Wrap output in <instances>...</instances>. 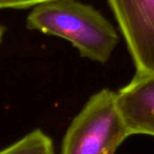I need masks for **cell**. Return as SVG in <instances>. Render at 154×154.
Wrapping results in <instances>:
<instances>
[{"label":"cell","mask_w":154,"mask_h":154,"mask_svg":"<svg viewBox=\"0 0 154 154\" xmlns=\"http://www.w3.org/2000/svg\"><path fill=\"white\" fill-rule=\"evenodd\" d=\"M26 27L65 39L82 57L100 63L109 61L119 44L114 26L92 6L75 0H48L35 6Z\"/></svg>","instance_id":"6da1fadb"},{"label":"cell","mask_w":154,"mask_h":154,"mask_svg":"<svg viewBox=\"0 0 154 154\" xmlns=\"http://www.w3.org/2000/svg\"><path fill=\"white\" fill-rule=\"evenodd\" d=\"M131 133L117 104V93L93 94L69 125L61 154H114Z\"/></svg>","instance_id":"7a4b0ae2"},{"label":"cell","mask_w":154,"mask_h":154,"mask_svg":"<svg viewBox=\"0 0 154 154\" xmlns=\"http://www.w3.org/2000/svg\"><path fill=\"white\" fill-rule=\"evenodd\" d=\"M136 72L154 73V0H108Z\"/></svg>","instance_id":"3957f363"},{"label":"cell","mask_w":154,"mask_h":154,"mask_svg":"<svg viewBox=\"0 0 154 154\" xmlns=\"http://www.w3.org/2000/svg\"><path fill=\"white\" fill-rule=\"evenodd\" d=\"M117 104L131 135L154 136V73L136 72L117 93Z\"/></svg>","instance_id":"277c9868"},{"label":"cell","mask_w":154,"mask_h":154,"mask_svg":"<svg viewBox=\"0 0 154 154\" xmlns=\"http://www.w3.org/2000/svg\"><path fill=\"white\" fill-rule=\"evenodd\" d=\"M0 154H54V149L51 138L40 129H36L0 150Z\"/></svg>","instance_id":"5b68a950"},{"label":"cell","mask_w":154,"mask_h":154,"mask_svg":"<svg viewBox=\"0 0 154 154\" xmlns=\"http://www.w3.org/2000/svg\"><path fill=\"white\" fill-rule=\"evenodd\" d=\"M45 1H48V0H0V9L1 8L23 9V8L35 7Z\"/></svg>","instance_id":"8992f818"},{"label":"cell","mask_w":154,"mask_h":154,"mask_svg":"<svg viewBox=\"0 0 154 154\" xmlns=\"http://www.w3.org/2000/svg\"><path fill=\"white\" fill-rule=\"evenodd\" d=\"M5 31H6L5 27L0 25V43H1V41H2V37H3V35L5 34Z\"/></svg>","instance_id":"52a82bcc"}]
</instances>
